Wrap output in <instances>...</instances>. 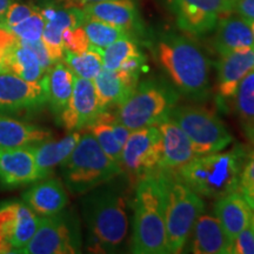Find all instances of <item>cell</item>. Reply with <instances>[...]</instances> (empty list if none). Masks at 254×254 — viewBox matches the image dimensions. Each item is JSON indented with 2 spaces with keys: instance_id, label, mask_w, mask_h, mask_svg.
<instances>
[{
  "instance_id": "83f0119b",
  "label": "cell",
  "mask_w": 254,
  "mask_h": 254,
  "mask_svg": "<svg viewBox=\"0 0 254 254\" xmlns=\"http://www.w3.org/2000/svg\"><path fill=\"white\" fill-rule=\"evenodd\" d=\"M114 114L109 111H103L95 118L93 123L87 127L88 132H91L103 151L112 159L114 163L122 166V154L123 146L116 138L112 128V119Z\"/></svg>"
},
{
  "instance_id": "603a6c76",
  "label": "cell",
  "mask_w": 254,
  "mask_h": 254,
  "mask_svg": "<svg viewBox=\"0 0 254 254\" xmlns=\"http://www.w3.org/2000/svg\"><path fill=\"white\" fill-rule=\"evenodd\" d=\"M47 139L49 129L0 112V148L28 147Z\"/></svg>"
},
{
  "instance_id": "cb8c5ba5",
  "label": "cell",
  "mask_w": 254,
  "mask_h": 254,
  "mask_svg": "<svg viewBox=\"0 0 254 254\" xmlns=\"http://www.w3.org/2000/svg\"><path fill=\"white\" fill-rule=\"evenodd\" d=\"M74 74L64 63L53 64L52 67L41 78L46 93V104L57 118L67 107L73 91Z\"/></svg>"
},
{
  "instance_id": "9c48e42d",
  "label": "cell",
  "mask_w": 254,
  "mask_h": 254,
  "mask_svg": "<svg viewBox=\"0 0 254 254\" xmlns=\"http://www.w3.org/2000/svg\"><path fill=\"white\" fill-rule=\"evenodd\" d=\"M80 232L77 221L64 212L40 217L39 225L25 246V254H73L80 252Z\"/></svg>"
},
{
  "instance_id": "e0dca14e",
  "label": "cell",
  "mask_w": 254,
  "mask_h": 254,
  "mask_svg": "<svg viewBox=\"0 0 254 254\" xmlns=\"http://www.w3.org/2000/svg\"><path fill=\"white\" fill-rule=\"evenodd\" d=\"M139 74L117 69L104 68L93 80L100 110L106 111L113 106H119L134 90L138 84Z\"/></svg>"
},
{
  "instance_id": "7402d4cb",
  "label": "cell",
  "mask_w": 254,
  "mask_h": 254,
  "mask_svg": "<svg viewBox=\"0 0 254 254\" xmlns=\"http://www.w3.org/2000/svg\"><path fill=\"white\" fill-rule=\"evenodd\" d=\"M252 211V207L239 190L220 196L214 205L215 217L232 241L249 226Z\"/></svg>"
},
{
  "instance_id": "52a82bcc",
  "label": "cell",
  "mask_w": 254,
  "mask_h": 254,
  "mask_svg": "<svg viewBox=\"0 0 254 254\" xmlns=\"http://www.w3.org/2000/svg\"><path fill=\"white\" fill-rule=\"evenodd\" d=\"M179 100V92L159 79L136 84L128 98L119 105L117 118L131 131L154 126L170 118Z\"/></svg>"
},
{
  "instance_id": "f1b7e54d",
  "label": "cell",
  "mask_w": 254,
  "mask_h": 254,
  "mask_svg": "<svg viewBox=\"0 0 254 254\" xmlns=\"http://www.w3.org/2000/svg\"><path fill=\"white\" fill-rule=\"evenodd\" d=\"M99 47L90 45V49L82 53H72L64 51V62L77 77L93 80L103 69V57Z\"/></svg>"
},
{
  "instance_id": "b9f144b4",
  "label": "cell",
  "mask_w": 254,
  "mask_h": 254,
  "mask_svg": "<svg viewBox=\"0 0 254 254\" xmlns=\"http://www.w3.org/2000/svg\"><path fill=\"white\" fill-rule=\"evenodd\" d=\"M67 1L71 4V6H85L87 4H93V2H100V1H106V0H67Z\"/></svg>"
},
{
  "instance_id": "d4e9b609",
  "label": "cell",
  "mask_w": 254,
  "mask_h": 254,
  "mask_svg": "<svg viewBox=\"0 0 254 254\" xmlns=\"http://www.w3.org/2000/svg\"><path fill=\"white\" fill-rule=\"evenodd\" d=\"M81 133L72 131L60 140L53 141L47 139L39 144L31 146L38 170H39L40 179L49 178L53 173V170L69 157L77 146Z\"/></svg>"
},
{
  "instance_id": "3957f363",
  "label": "cell",
  "mask_w": 254,
  "mask_h": 254,
  "mask_svg": "<svg viewBox=\"0 0 254 254\" xmlns=\"http://www.w3.org/2000/svg\"><path fill=\"white\" fill-rule=\"evenodd\" d=\"M247 155L241 146L226 152L196 155L176 174L200 196L220 198L239 190Z\"/></svg>"
},
{
  "instance_id": "4fadbf2b",
  "label": "cell",
  "mask_w": 254,
  "mask_h": 254,
  "mask_svg": "<svg viewBox=\"0 0 254 254\" xmlns=\"http://www.w3.org/2000/svg\"><path fill=\"white\" fill-rule=\"evenodd\" d=\"M100 113L93 81L74 75L72 97L67 107L58 118L60 125L71 132L86 128Z\"/></svg>"
},
{
  "instance_id": "4316f807",
  "label": "cell",
  "mask_w": 254,
  "mask_h": 254,
  "mask_svg": "<svg viewBox=\"0 0 254 254\" xmlns=\"http://www.w3.org/2000/svg\"><path fill=\"white\" fill-rule=\"evenodd\" d=\"M7 72H12L27 81H40L45 72L33 52L17 40L5 51L2 57Z\"/></svg>"
},
{
  "instance_id": "44dd1931",
  "label": "cell",
  "mask_w": 254,
  "mask_h": 254,
  "mask_svg": "<svg viewBox=\"0 0 254 254\" xmlns=\"http://www.w3.org/2000/svg\"><path fill=\"white\" fill-rule=\"evenodd\" d=\"M213 45L220 56L254 46V37L250 23L239 14L222 15L218 21Z\"/></svg>"
},
{
  "instance_id": "5bb4252c",
  "label": "cell",
  "mask_w": 254,
  "mask_h": 254,
  "mask_svg": "<svg viewBox=\"0 0 254 254\" xmlns=\"http://www.w3.org/2000/svg\"><path fill=\"white\" fill-rule=\"evenodd\" d=\"M38 180L40 174L31 146L0 148V185L12 189Z\"/></svg>"
},
{
  "instance_id": "e575fe53",
  "label": "cell",
  "mask_w": 254,
  "mask_h": 254,
  "mask_svg": "<svg viewBox=\"0 0 254 254\" xmlns=\"http://www.w3.org/2000/svg\"><path fill=\"white\" fill-rule=\"evenodd\" d=\"M64 51H68L72 53H82L90 49V40H88L86 32L84 27H68L63 32Z\"/></svg>"
},
{
  "instance_id": "30bf717a",
  "label": "cell",
  "mask_w": 254,
  "mask_h": 254,
  "mask_svg": "<svg viewBox=\"0 0 254 254\" xmlns=\"http://www.w3.org/2000/svg\"><path fill=\"white\" fill-rule=\"evenodd\" d=\"M163 158V139L157 125L134 129L123 147V172L139 180L159 170Z\"/></svg>"
},
{
  "instance_id": "5b68a950",
  "label": "cell",
  "mask_w": 254,
  "mask_h": 254,
  "mask_svg": "<svg viewBox=\"0 0 254 254\" xmlns=\"http://www.w3.org/2000/svg\"><path fill=\"white\" fill-rule=\"evenodd\" d=\"M60 168L64 182L73 194H85L124 173L122 166L105 153L91 132L81 134Z\"/></svg>"
},
{
  "instance_id": "7bdbcfd3",
  "label": "cell",
  "mask_w": 254,
  "mask_h": 254,
  "mask_svg": "<svg viewBox=\"0 0 254 254\" xmlns=\"http://www.w3.org/2000/svg\"><path fill=\"white\" fill-rule=\"evenodd\" d=\"M14 0H0V15H1L6 9L8 8V6L13 2Z\"/></svg>"
},
{
  "instance_id": "836d02e7",
  "label": "cell",
  "mask_w": 254,
  "mask_h": 254,
  "mask_svg": "<svg viewBox=\"0 0 254 254\" xmlns=\"http://www.w3.org/2000/svg\"><path fill=\"white\" fill-rule=\"evenodd\" d=\"M39 8L37 6L13 1L4 13L0 15V28L9 32L12 27L20 24L21 21L30 17L31 14H33Z\"/></svg>"
},
{
  "instance_id": "bcb514c9",
  "label": "cell",
  "mask_w": 254,
  "mask_h": 254,
  "mask_svg": "<svg viewBox=\"0 0 254 254\" xmlns=\"http://www.w3.org/2000/svg\"><path fill=\"white\" fill-rule=\"evenodd\" d=\"M249 23H250L251 30H252V33H253V37H254V20H251V21H249Z\"/></svg>"
},
{
  "instance_id": "2e32d148",
  "label": "cell",
  "mask_w": 254,
  "mask_h": 254,
  "mask_svg": "<svg viewBox=\"0 0 254 254\" xmlns=\"http://www.w3.org/2000/svg\"><path fill=\"white\" fill-rule=\"evenodd\" d=\"M217 65V91L222 100L232 99L240 81L254 68V46L220 56Z\"/></svg>"
},
{
  "instance_id": "277c9868",
  "label": "cell",
  "mask_w": 254,
  "mask_h": 254,
  "mask_svg": "<svg viewBox=\"0 0 254 254\" xmlns=\"http://www.w3.org/2000/svg\"><path fill=\"white\" fill-rule=\"evenodd\" d=\"M157 57L179 93L194 99L208 94L209 60L194 43L167 34L158 43Z\"/></svg>"
},
{
  "instance_id": "8992f818",
  "label": "cell",
  "mask_w": 254,
  "mask_h": 254,
  "mask_svg": "<svg viewBox=\"0 0 254 254\" xmlns=\"http://www.w3.org/2000/svg\"><path fill=\"white\" fill-rule=\"evenodd\" d=\"M161 173L165 183L167 253L177 254L185 247L196 219L204 213L205 204L201 196L176 173Z\"/></svg>"
},
{
  "instance_id": "d6986e66",
  "label": "cell",
  "mask_w": 254,
  "mask_h": 254,
  "mask_svg": "<svg viewBox=\"0 0 254 254\" xmlns=\"http://www.w3.org/2000/svg\"><path fill=\"white\" fill-rule=\"evenodd\" d=\"M86 18L104 21L129 33L141 30L138 9L132 0H106L82 6Z\"/></svg>"
},
{
  "instance_id": "f6af8a7d",
  "label": "cell",
  "mask_w": 254,
  "mask_h": 254,
  "mask_svg": "<svg viewBox=\"0 0 254 254\" xmlns=\"http://www.w3.org/2000/svg\"><path fill=\"white\" fill-rule=\"evenodd\" d=\"M250 225H251V227L253 228V231H254V209L252 211V217H251V222H250Z\"/></svg>"
},
{
  "instance_id": "4dcf8cb0",
  "label": "cell",
  "mask_w": 254,
  "mask_h": 254,
  "mask_svg": "<svg viewBox=\"0 0 254 254\" xmlns=\"http://www.w3.org/2000/svg\"><path fill=\"white\" fill-rule=\"evenodd\" d=\"M142 55L132 37L122 38L101 50L103 67L111 71L120 69L129 59Z\"/></svg>"
},
{
  "instance_id": "74e56055",
  "label": "cell",
  "mask_w": 254,
  "mask_h": 254,
  "mask_svg": "<svg viewBox=\"0 0 254 254\" xmlns=\"http://www.w3.org/2000/svg\"><path fill=\"white\" fill-rule=\"evenodd\" d=\"M232 253L234 254H254V231L249 225L244 228L233 240V249Z\"/></svg>"
},
{
  "instance_id": "7a4b0ae2",
  "label": "cell",
  "mask_w": 254,
  "mask_h": 254,
  "mask_svg": "<svg viewBox=\"0 0 254 254\" xmlns=\"http://www.w3.org/2000/svg\"><path fill=\"white\" fill-rule=\"evenodd\" d=\"M131 250L135 254L167 253L165 183L160 171L136 180Z\"/></svg>"
},
{
  "instance_id": "ba28073f",
  "label": "cell",
  "mask_w": 254,
  "mask_h": 254,
  "mask_svg": "<svg viewBox=\"0 0 254 254\" xmlns=\"http://www.w3.org/2000/svg\"><path fill=\"white\" fill-rule=\"evenodd\" d=\"M170 118L184 129L196 155L224 151L233 141L222 120L204 107L176 106Z\"/></svg>"
},
{
  "instance_id": "8d00e7d4",
  "label": "cell",
  "mask_w": 254,
  "mask_h": 254,
  "mask_svg": "<svg viewBox=\"0 0 254 254\" xmlns=\"http://www.w3.org/2000/svg\"><path fill=\"white\" fill-rule=\"evenodd\" d=\"M185 4L195 6V7L212 12L218 15H226L233 11L234 0H177Z\"/></svg>"
},
{
  "instance_id": "7c38bea8",
  "label": "cell",
  "mask_w": 254,
  "mask_h": 254,
  "mask_svg": "<svg viewBox=\"0 0 254 254\" xmlns=\"http://www.w3.org/2000/svg\"><path fill=\"white\" fill-rule=\"evenodd\" d=\"M46 104L43 82L27 81L12 72L0 73V112L28 113Z\"/></svg>"
},
{
  "instance_id": "7dc6e473",
  "label": "cell",
  "mask_w": 254,
  "mask_h": 254,
  "mask_svg": "<svg viewBox=\"0 0 254 254\" xmlns=\"http://www.w3.org/2000/svg\"><path fill=\"white\" fill-rule=\"evenodd\" d=\"M250 138H252V139H253V140H254V132L252 133V134H251V135H250Z\"/></svg>"
},
{
  "instance_id": "ffe728a7",
  "label": "cell",
  "mask_w": 254,
  "mask_h": 254,
  "mask_svg": "<svg viewBox=\"0 0 254 254\" xmlns=\"http://www.w3.org/2000/svg\"><path fill=\"white\" fill-rule=\"evenodd\" d=\"M192 252L195 254H230L233 241L230 239L217 217L202 213L193 226Z\"/></svg>"
},
{
  "instance_id": "60d3db41",
  "label": "cell",
  "mask_w": 254,
  "mask_h": 254,
  "mask_svg": "<svg viewBox=\"0 0 254 254\" xmlns=\"http://www.w3.org/2000/svg\"><path fill=\"white\" fill-rule=\"evenodd\" d=\"M17 40L18 38L15 37L14 34H12L11 32L0 28V60H1V62H2V57H4L5 51L7 50L9 46L13 45Z\"/></svg>"
},
{
  "instance_id": "6da1fadb",
  "label": "cell",
  "mask_w": 254,
  "mask_h": 254,
  "mask_svg": "<svg viewBox=\"0 0 254 254\" xmlns=\"http://www.w3.org/2000/svg\"><path fill=\"white\" fill-rule=\"evenodd\" d=\"M126 195L119 186L105 183L85 193L82 217L88 230V246L94 252H116L128 231Z\"/></svg>"
},
{
  "instance_id": "1f68e13d",
  "label": "cell",
  "mask_w": 254,
  "mask_h": 254,
  "mask_svg": "<svg viewBox=\"0 0 254 254\" xmlns=\"http://www.w3.org/2000/svg\"><path fill=\"white\" fill-rule=\"evenodd\" d=\"M82 27L86 32L91 45L99 47V49H105L122 38L132 37L129 32L123 30V28L91 18L85 19Z\"/></svg>"
},
{
  "instance_id": "f546056e",
  "label": "cell",
  "mask_w": 254,
  "mask_h": 254,
  "mask_svg": "<svg viewBox=\"0 0 254 254\" xmlns=\"http://www.w3.org/2000/svg\"><path fill=\"white\" fill-rule=\"evenodd\" d=\"M233 98L238 116L251 135L254 132V68L240 81Z\"/></svg>"
},
{
  "instance_id": "9a60e30c",
  "label": "cell",
  "mask_w": 254,
  "mask_h": 254,
  "mask_svg": "<svg viewBox=\"0 0 254 254\" xmlns=\"http://www.w3.org/2000/svg\"><path fill=\"white\" fill-rule=\"evenodd\" d=\"M157 126L160 129L163 139V158L158 171L176 173L184 165L196 157L192 142L173 119L168 118Z\"/></svg>"
},
{
  "instance_id": "ab89813d",
  "label": "cell",
  "mask_w": 254,
  "mask_h": 254,
  "mask_svg": "<svg viewBox=\"0 0 254 254\" xmlns=\"http://www.w3.org/2000/svg\"><path fill=\"white\" fill-rule=\"evenodd\" d=\"M233 11L247 21L254 20V0H234Z\"/></svg>"
},
{
  "instance_id": "d590c367",
  "label": "cell",
  "mask_w": 254,
  "mask_h": 254,
  "mask_svg": "<svg viewBox=\"0 0 254 254\" xmlns=\"http://www.w3.org/2000/svg\"><path fill=\"white\" fill-rule=\"evenodd\" d=\"M239 192L245 196L252 209H254V151L247 155L240 176Z\"/></svg>"
},
{
  "instance_id": "ac0fdd59",
  "label": "cell",
  "mask_w": 254,
  "mask_h": 254,
  "mask_svg": "<svg viewBox=\"0 0 254 254\" xmlns=\"http://www.w3.org/2000/svg\"><path fill=\"white\" fill-rule=\"evenodd\" d=\"M23 201L39 217H45L62 212L68 204V196L58 178H45L24 193Z\"/></svg>"
},
{
  "instance_id": "8fae6325",
  "label": "cell",
  "mask_w": 254,
  "mask_h": 254,
  "mask_svg": "<svg viewBox=\"0 0 254 254\" xmlns=\"http://www.w3.org/2000/svg\"><path fill=\"white\" fill-rule=\"evenodd\" d=\"M39 219L24 201L0 204V254L23 252L36 233Z\"/></svg>"
},
{
  "instance_id": "484cf974",
  "label": "cell",
  "mask_w": 254,
  "mask_h": 254,
  "mask_svg": "<svg viewBox=\"0 0 254 254\" xmlns=\"http://www.w3.org/2000/svg\"><path fill=\"white\" fill-rule=\"evenodd\" d=\"M179 28L194 36H202L217 27L220 15L204 11L185 2L171 0Z\"/></svg>"
},
{
  "instance_id": "d6a6232c",
  "label": "cell",
  "mask_w": 254,
  "mask_h": 254,
  "mask_svg": "<svg viewBox=\"0 0 254 254\" xmlns=\"http://www.w3.org/2000/svg\"><path fill=\"white\" fill-rule=\"evenodd\" d=\"M44 27H45V19L40 13V8L31 14L30 17L21 21L20 24L12 27L9 32L14 34L19 40L23 41H37L41 39Z\"/></svg>"
},
{
  "instance_id": "ee69618b",
  "label": "cell",
  "mask_w": 254,
  "mask_h": 254,
  "mask_svg": "<svg viewBox=\"0 0 254 254\" xmlns=\"http://www.w3.org/2000/svg\"><path fill=\"white\" fill-rule=\"evenodd\" d=\"M4 72H7V69H6L5 64L0 60V73H4Z\"/></svg>"
},
{
  "instance_id": "f35d334b",
  "label": "cell",
  "mask_w": 254,
  "mask_h": 254,
  "mask_svg": "<svg viewBox=\"0 0 254 254\" xmlns=\"http://www.w3.org/2000/svg\"><path fill=\"white\" fill-rule=\"evenodd\" d=\"M19 41H20L24 46H26L27 49H30L32 52L36 55L44 72L46 73L51 67H52L53 63L52 60H51L49 53H47V51L45 49V45H44L41 39L37 41H23V40H19Z\"/></svg>"
}]
</instances>
